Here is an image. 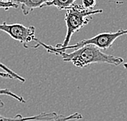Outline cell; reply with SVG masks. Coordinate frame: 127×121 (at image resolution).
<instances>
[{"instance_id":"6da1fadb","label":"cell","mask_w":127,"mask_h":121,"mask_svg":"<svg viewBox=\"0 0 127 121\" xmlns=\"http://www.w3.org/2000/svg\"><path fill=\"white\" fill-rule=\"evenodd\" d=\"M35 42H36V44L33 46L32 48H38L39 46H43L49 53L59 55L63 61L72 63L78 67H84L92 63H100L113 64L115 66L124 63V60L122 58L105 54L100 48L93 45H87L75 49L70 53H66V51H58L53 46L45 44L37 38L36 39Z\"/></svg>"},{"instance_id":"7a4b0ae2","label":"cell","mask_w":127,"mask_h":121,"mask_svg":"<svg viewBox=\"0 0 127 121\" xmlns=\"http://www.w3.org/2000/svg\"><path fill=\"white\" fill-rule=\"evenodd\" d=\"M103 11L101 9L98 10H88L83 7L82 5L72 4L68 8L66 9V14H65V22L66 25V34L65 37L63 42L58 43L55 47L62 48L67 46L69 45L70 38L75 33L78 32L87 25L93 15L102 13Z\"/></svg>"},{"instance_id":"3957f363","label":"cell","mask_w":127,"mask_h":121,"mask_svg":"<svg viewBox=\"0 0 127 121\" xmlns=\"http://www.w3.org/2000/svg\"><path fill=\"white\" fill-rule=\"evenodd\" d=\"M127 34V29H119L116 32H108V33H101L97 34L96 36L93 38H88V39H83L82 41L77 42L76 44L70 46L62 48H57L58 51H66L67 50H72V49H77L82 46H84L87 45H93L96 47L100 48V50H106L108 49L113 44V42L116 40L120 38V37L126 35Z\"/></svg>"},{"instance_id":"277c9868","label":"cell","mask_w":127,"mask_h":121,"mask_svg":"<svg viewBox=\"0 0 127 121\" xmlns=\"http://www.w3.org/2000/svg\"><path fill=\"white\" fill-rule=\"evenodd\" d=\"M0 30L7 33L11 38L20 42L25 48H29V43L36 42V29L34 26H24L21 24H0Z\"/></svg>"},{"instance_id":"5b68a950","label":"cell","mask_w":127,"mask_h":121,"mask_svg":"<svg viewBox=\"0 0 127 121\" xmlns=\"http://www.w3.org/2000/svg\"><path fill=\"white\" fill-rule=\"evenodd\" d=\"M4 103L0 99V108L3 107ZM58 116V114L55 112H42L41 114H38L36 116H28V117H23L21 115H17L15 117L8 118L4 117L0 115V121H32V120H45V121H51L54 120Z\"/></svg>"},{"instance_id":"8992f818","label":"cell","mask_w":127,"mask_h":121,"mask_svg":"<svg viewBox=\"0 0 127 121\" xmlns=\"http://www.w3.org/2000/svg\"><path fill=\"white\" fill-rule=\"evenodd\" d=\"M3 1H10L21 5V10L24 15H27L34 9L42 7L43 5L51 0H3Z\"/></svg>"},{"instance_id":"52a82bcc","label":"cell","mask_w":127,"mask_h":121,"mask_svg":"<svg viewBox=\"0 0 127 121\" xmlns=\"http://www.w3.org/2000/svg\"><path fill=\"white\" fill-rule=\"evenodd\" d=\"M0 76L3 77V78H9V79H16L24 83L25 79L20 76L19 74L15 73L11 69H10L7 66H5L3 63L0 62Z\"/></svg>"},{"instance_id":"ba28073f","label":"cell","mask_w":127,"mask_h":121,"mask_svg":"<svg viewBox=\"0 0 127 121\" xmlns=\"http://www.w3.org/2000/svg\"><path fill=\"white\" fill-rule=\"evenodd\" d=\"M75 1H76V0H51V1L46 2L45 4L43 5L42 7H55L59 10H66V8L74 4Z\"/></svg>"},{"instance_id":"9c48e42d","label":"cell","mask_w":127,"mask_h":121,"mask_svg":"<svg viewBox=\"0 0 127 121\" xmlns=\"http://www.w3.org/2000/svg\"><path fill=\"white\" fill-rule=\"evenodd\" d=\"M83 116L81 114L75 112L74 114L69 115V116H63V115H58V116L54 120L51 121H69V120H75L82 119Z\"/></svg>"},{"instance_id":"30bf717a","label":"cell","mask_w":127,"mask_h":121,"mask_svg":"<svg viewBox=\"0 0 127 121\" xmlns=\"http://www.w3.org/2000/svg\"><path fill=\"white\" fill-rule=\"evenodd\" d=\"M0 95H6V96H10V97L16 99L18 102H22V103H25L26 101L23 97L15 94V93L11 92L10 89H0Z\"/></svg>"},{"instance_id":"8fae6325","label":"cell","mask_w":127,"mask_h":121,"mask_svg":"<svg viewBox=\"0 0 127 121\" xmlns=\"http://www.w3.org/2000/svg\"><path fill=\"white\" fill-rule=\"evenodd\" d=\"M18 7H19V4L15 3V2L0 0V8L4 9V10H8L10 8H17Z\"/></svg>"},{"instance_id":"7c38bea8","label":"cell","mask_w":127,"mask_h":121,"mask_svg":"<svg viewBox=\"0 0 127 121\" xmlns=\"http://www.w3.org/2000/svg\"><path fill=\"white\" fill-rule=\"evenodd\" d=\"M95 5H96V0H83L82 1L83 7L88 10H92Z\"/></svg>"},{"instance_id":"4fadbf2b","label":"cell","mask_w":127,"mask_h":121,"mask_svg":"<svg viewBox=\"0 0 127 121\" xmlns=\"http://www.w3.org/2000/svg\"><path fill=\"white\" fill-rule=\"evenodd\" d=\"M124 67H125L126 68H127V63H124Z\"/></svg>"}]
</instances>
